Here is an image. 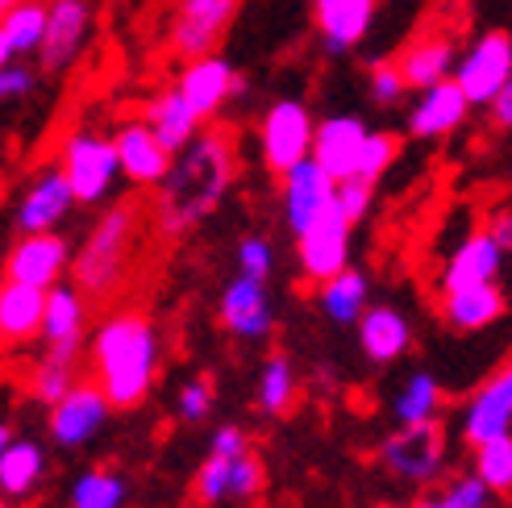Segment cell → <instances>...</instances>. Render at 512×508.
<instances>
[{"mask_svg": "<svg viewBox=\"0 0 512 508\" xmlns=\"http://www.w3.org/2000/svg\"><path fill=\"white\" fill-rule=\"evenodd\" d=\"M88 342V363H92V384L105 392L113 409H138L150 396L159 379L163 342L159 329L138 309H117L100 321Z\"/></svg>", "mask_w": 512, "mask_h": 508, "instance_id": "6da1fadb", "label": "cell"}, {"mask_svg": "<svg viewBox=\"0 0 512 508\" xmlns=\"http://www.w3.org/2000/svg\"><path fill=\"white\" fill-rule=\"evenodd\" d=\"M234 180V146L225 134H196L184 150L171 155V167L159 180V230L179 238L209 217Z\"/></svg>", "mask_w": 512, "mask_h": 508, "instance_id": "7a4b0ae2", "label": "cell"}, {"mask_svg": "<svg viewBox=\"0 0 512 508\" xmlns=\"http://www.w3.org/2000/svg\"><path fill=\"white\" fill-rule=\"evenodd\" d=\"M142 238V209L138 205H113L100 213L88 230L80 250H71V284L84 296H113L125 284V271L134 263V250Z\"/></svg>", "mask_w": 512, "mask_h": 508, "instance_id": "3957f363", "label": "cell"}, {"mask_svg": "<svg viewBox=\"0 0 512 508\" xmlns=\"http://www.w3.org/2000/svg\"><path fill=\"white\" fill-rule=\"evenodd\" d=\"M59 171L75 196V205H100V200H109L121 180L113 138L96 130H75L59 150Z\"/></svg>", "mask_w": 512, "mask_h": 508, "instance_id": "277c9868", "label": "cell"}, {"mask_svg": "<svg viewBox=\"0 0 512 508\" xmlns=\"http://www.w3.org/2000/svg\"><path fill=\"white\" fill-rule=\"evenodd\" d=\"M379 463L388 467V475H396L400 484H433L446 467V434H442L438 417L400 425L396 434H388L379 446Z\"/></svg>", "mask_w": 512, "mask_h": 508, "instance_id": "5b68a950", "label": "cell"}, {"mask_svg": "<svg viewBox=\"0 0 512 508\" xmlns=\"http://www.w3.org/2000/svg\"><path fill=\"white\" fill-rule=\"evenodd\" d=\"M450 80L463 88V96H467L471 109L488 105V100H492L504 84H512V34H508V30L479 34V38L463 50V55L454 59Z\"/></svg>", "mask_w": 512, "mask_h": 508, "instance_id": "8992f818", "label": "cell"}, {"mask_svg": "<svg viewBox=\"0 0 512 508\" xmlns=\"http://www.w3.org/2000/svg\"><path fill=\"white\" fill-rule=\"evenodd\" d=\"M313 113L304 100L296 96H284L267 105L263 121H259V155H263V167L284 175L288 167H296L300 159H309V146H313Z\"/></svg>", "mask_w": 512, "mask_h": 508, "instance_id": "52a82bcc", "label": "cell"}, {"mask_svg": "<svg viewBox=\"0 0 512 508\" xmlns=\"http://www.w3.org/2000/svg\"><path fill=\"white\" fill-rule=\"evenodd\" d=\"M350 234H354V225L338 213L334 196H329V205L296 234V259L309 284H321V279L350 267Z\"/></svg>", "mask_w": 512, "mask_h": 508, "instance_id": "ba28073f", "label": "cell"}, {"mask_svg": "<svg viewBox=\"0 0 512 508\" xmlns=\"http://www.w3.org/2000/svg\"><path fill=\"white\" fill-rule=\"evenodd\" d=\"M113 404L105 400L92 379H75V384L50 404V442L63 450H80L92 438H100V429L109 425Z\"/></svg>", "mask_w": 512, "mask_h": 508, "instance_id": "9c48e42d", "label": "cell"}, {"mask_svg": "<svg viewBox=\"0 0 512 508\" xmlns=\"http://www.w3.org/2000/svg\"><path fill=\"white\" fill-rule=\"evenodd\" d=\"M242 0H175L171 17V50L179 59H196L217 50L225 30L234 25Z\"/></svg>", "mask_w": 512, "mask_h": 508, "instance_id": "30bf717a", "label": "cell"}, {"mask_svg": "<svg viewBox=\"0 0 512 508\" xmlns=\"http://www.w3.org/2000/svg\"><path fill=\"white\" fill-rule=\"evenodd\" d=\"M92 34V9L88 0H50L46 5V25L38 38V63L42 71H67Z\"/></svg>", "mask_w": 512, "mask_h": 508, "instance_id": "8fae6325", "label": "cell"}, {"mask_svg": "<svg viewBox=\"0 0 512 508\" xmlns=\"http://www.w3.org/2000/svg\"><path fill=\"white\" fill-rule=\"evenodd\" d=\"M175 92L188 100L192 113H196L200 121H209V117H217V113L229 105V100L242 92V80H238L234 63L221 59L217 50H209V55L188 59V67L179 71Z\"/></svg>", "mask_w": 512, "mask_h": 508, "instance_id": "7c38bea8", "label": "cell"}, {"mask_svg": "<svg viewBox=\"0 0 512 508\" xmlns=\"http://www.w3.org/2000/svg\"><path fill=\"white\" fill-rule=\"evenodd\" d=\"M71 263V246L63 234L55 230H38V234H21V242L9 250L5 259V279H17V284H30V288H50L67 275Z\"/></svg>", "mask_w": 512, "mask_h": 508, "instance_id": "4fadbf2b", "label": "cell"}, {"mask_svg": "<svg viewBox=\"0 0 512 508\" xmlns=\"http://www.w3.org/2000/svg\"><path fill=\"white\" fill-rule=\"evenodd\" d=\"M217 313H221V325L234 338H242V342H259V338H267L275 329L267 284H263V279H250V275L229 279L225 292H221Z\"/></svg>", "mask_w": 512, "mask_h": 508, "instance_id": "5bb4252c", "label": "cell"}, {"mask_svg": "<svg viewBox=\"0 0 512 508\" xmlns=\"http://www.w3.org/2000/svg\"><path fill=\"white\" fill-rule=\"evenodd\" d=\"M512 429V371L504 367L500 375H492L488 384H479L471 392V400L463 404V421H458V434L467 446L492 442Z\"/></svg>", "mask_w": 512, "mask_h": 508, "instance_id": "9a60e30c", "label": "cell"}, {"mask_svg": "<svg viewBox=\"0 0 512 508\" xmlns=\"http://www.w3.org/2000/svg\"><path fill=\"white\" fill-rule=\"evenodd\" d=\"M367 142V121L354 113H338L313 125V146L309 159L329 175V180H346L358 167V150Z\"/></svg>", "mask_w": 512, "mask_h": 508, "instance_id": "2e32d148", "label": "cell"}, {"mask_svg": "<svg viewBox=\"0 0 512 508\" xmlns=\"http://www.w3.org/2000/svg\"><path fill=\"white\" fill-rule=\"evenodd\" d=\"M379 0H313V25L329 55H350V50L371 34Z\"/></svg>", "mask_w": 512, "mask_h": 508, "instance_id": "e0dca14e", "label": "cell"}, {"mask_svg": "<svg viewBox=\"0 0 512 508\" xmlns=\"http://www.w3.org/2000/svg\"><path fill=\"white\" fill-rule=\"evenodd\" d=\"M113 150H117V171L138 188H159V180L171 167V150L150 134L146 121H125L113 134Z\"/></svg>", "mask_w": 512, "mask_h": 508, "instance_id": "ac0fdd59", "label": "cell"}, {"mask_svg": "<svg viewBox=\"0 0 512 508\" xmlns=\"http://www.w3.org/2000/svg\"><path fill=\"white\" fill-rule=\"evenodd\" d=\"M38 338L55 350H84L88 338V296L75 284H50L46 288V304H42V325Z\"/></svg>", "mask_w": 512, "mask_h": 508, "instance_id": "d6986e66", "label": "cell"}, {"mask_svg": "<svg viewBox=\"0 0 512 508\" xmlns=\"http://www.w3.org/2000/svg\"><path fill=\"white\" fill-rule=\"evenodd\" d=\"M75 209V196L63 180L59 167L38 171L30 184H25L21 200H17V230L21 234H38V230H59V221H67V213Z\"/></svg>", "mask_w": 512, "mask_h": 508, "instance_id": "ffe728a7", "label": "cell"}, {"mask_svg": "<svg viewBox=\"0 0 512 508\" xmlns=\"http://www.w3.org/2000/svg\"><path fill=\"white\" fill-rule=\"evenodd\" d=\"M467 113H471V105H467L463 88L454 80H438V84L421 88V96L413 100V109H408V134L413 138H446L467 121Z\"/></svg>", "mask_w": 512, "mask_h": 508, "instance_id": "44dd1931", "label": "cell"}, {"mask_svg": "<svg viewBox=\"0 0 512 508\" xmlns=\"http://www.w3.org/2000/svg\"><path fill=\"white\" fill-rule=\"evenodd\" d=\"M329 196H334V180L313 159H300L296 167L284 171V221L292 238L329 205Z\"/></svg>", "mask_w": 512, "mask_h": 508, "instance_id": "7402d4cb", "label": "cell"}, {"mask_svg": "<svg viewBox=\"0 0 512 508\" xmlns=\"http://www.w3.org/2000/svg\"><path fill=\"white\" fill-rule=\"evenodd\" d=\"M354 325H358V346H363V354L379 367L396 363L400 354L413 346V325H408V317L400 309H392V304L363 309Z\"/></svg>", "mask_w": 512, "mask_h": 508, "instance_id": "603a6c76", "label": "cell"}, {"mask_svg": "<svg viewBox=\"0 0 512 508\" xmlns=\"http://www.w3.org/2000/svg\"><path fill=\"white\" fill-rule=\"evenodd\" d=\"M504 267V250L496 246V238L488 230H475L454 246V254L442 267V292L454 288H471V284H488Z\"/></svg>", "mask_w": 512, "mask_h": 508, "instance_id": "cb8c5ba5", "label": "cell"}, {"mask_svg": "<svg viewBox=\"0 0 512 508\" xmlns=\"http://www.w3.org/2000/svg\"><path fill=\"white\" fill-rule=\"evenodd\" d=\"M504 309H508L504 288L496 284V279H488V284H471V288L446 292L442 317H446L450 329H458V334H475V329L496 325L504 317Z\"/></svg>", "mask_w": 512, "mask_h": 508, "instance_id": "d4e9b609", "label": "cell"}, {"mask_svg": "<svg viewBox=\"0 0 512 508\" xmlns=\"http://www.w3.org/2000/svg\"><path fill=\"white\" fill-rule=\"evenodd\" d=\"M42 304H46V292L42 288L5 279V284H0V342H5V346H21V342L38 338Z\"/></svg>", "mask_w": 512, "mask_h": 508, "instance_id": "484cf974", "label": "cell"}, {"mask_svg": "<svg viewBox=\"0 0 512 508\" xmlns=\"http://www.w3.org/2000/svg\"><path fill=\"white\" fill-rule=\"evenodd\" d=\"M454 59H458V50L446 34H429V38H417L413 46L400 55L396 71H400V80L404 88H429V84H438V80H450V71H454Z\"/></svg>", "mask_w": 512, "mask_h": 508, "instance_id": "4316f807", "label": "cell"}, {"mask_svg": "<svg viewBox=\"0 0 512 508\" xmlns=\"http://www.w3.org/2000/svg\"><path fill=\"white\" fill-rule=\"evenodd\" d=\"M46 475V450L34 438H9L0 450V496L25 500L42 488Z\"/></svg>", "mask_w": 512, "mask_h": 508, "instance_id": "83f0119b", "label": "cell"}, {"mask_svg": "<svg viewBox=\"0 0 512 508\" xmlns=\"http://www.w3.org/2000/svg\"><path fill=\"white\" fill-rule=\"evenodd\" d=\"M146 125H150V134H155L171 155L175 150H184L196 134H200V117L192 113V105L184 96H179L175 88H167V92H159V96H150V105H146V117H142Z\"/></svg>", "mask_w": 512, "mask_h": 508, "instance_id": "f1b7e54d", "label": "cell"}, {"mask_svg": "<svg viewBox=\"0 0 512 508\" xmlns=\"http://www.w3.org/2000/svg\"><path fill=\"white\" fill-rule=\"evenodd\" d=\"M367 296H371L367 275L354 271V267H342L338 275H329L317 284V304L334 325H354L358 313L367 309Z\"/></svg>", "mask_w": 512, "mask_h": 508, "instance_id": "f546056e", "label": "cell"}, {"mask_svg": "<svg viewBox=\"0 0 512 508\" xmlns=\"http://www.w3.org/2000/svg\"><path fill=\"white\" fill-rule=\"evenodd\" d=\"M125 504H130V479L113 467H88L67 488V508H125Z\"/></svg>", "mask_w": 512, "mask_h": 508, "instance_id": "4dcf8cb0", "label": "cell"}, {"mask_svg": "<svg viewBox=\"0 0 512 508\" xmlns=\"http://www.w3.org/2000/svg\"><path fill=\"white\" fill-rule=\"evenodd\" d=\"M75 359L80 354L75 350H55V346H46L42 350V359L34 363V371H30V396L38 400V404H55L75 379H80V371H75Z\"/></svg>", "mask_w": 512, "mask_h": 508, "instance_id": "1f68e13d", "label": "cell"}, {"mask_svg": "<svg viewBox=\"0 0 512 508\" xmlns=\"http://www.w3.org/2000/svg\"><path fill=\"white\" fill-rule=\"evenodd\" d=\"M42 25H46V0H13V5L0 9V34L9 38L17 59L38 50Z\"/></svg>", "mask_w": 512, "mask_h": 508, "instance_id": "d6a6232c", "label": "cell"}, {"mask_svg": "<svg viewBox=\"0 0 512 508\" xmlns=\"http://www.w3.org/2000/svg\"><path fill=\"white\" fill-rule=\"evenodd\" d=\"M442 409V384L433 379L429 371H413L404 379V388L392 400V413L400 425H413V421H433Z\"/></svg>", "mask_w": 512, "mask_h": 508, "instance_id": "836d02e7", "label": "cell"}, {"mask_svg": "<svg viewBox=\"0 0 512 508\" xmlns=\"http://www.w3.org/2000/svg\"><path fill=\"white\" fill-rule=\"evenodd\" d=\"M296 396V371L288 354H271L259 371V409L271 417H284Z\"/></svg>", "mask_w": 512, "mask_h": 508, "instance_id": "e575fe53", "label": "cell"}, {"mask_svg": "<svg viewBox=\"0 0 512 508\" xmlns=\"http://www.w3.org/2000/svg\"><path fill=\"white\" fill-rule=\"evenodd\" d=\"M475 475L492 488V496H508L512 488V434L475 446Z\"/></svg>", "mask_w": 512, "mask_h": 508, "instance_id": "d590c367", "label": "cell"}, {"mask_svg": "<svg viewBox=\"0 0 512 508\" xmlns=\"http://www.w3.org/2000/svg\"><path fill=\"white\" fill-rule=\"evenodd\" d=\"M396 155H400V142H396V134H383V130H367V142H363V150H358V167H354V175L358 180H383L388 175V167L396 163Z\"/></svg>", "mask_w": 512, "mask_h": 508, "instance_id": "8d00e7d4", "label": "cell"}, {"mask_svg": "<svg viewBox=\"0 0 512 508\" xmlns=\"http://www.w3.org/2000/svg\"><path fill=\"white\" fill-rule=\"evenodd\" d=\"M229 475H234V454H209L196 471V496L204 504H225L229 500Z\"/></svg>", "mask_w": 512, "mask_h": 508, "instance_id": "74e56055", "label": "cell"}, {"mask_svg": "<svg viewBox=\"0 0 512 508\" xmlns=\"http://www.w3.org/2000/svg\"><path fill=\"white\" fill-rule=\"evenodd\" d=\"M371 200H375V184L371 180H358V175H346V180H334V205L338 213L358 225L371 213Z\"/></svg>", "mask_w": 512, "mask_h": 508, "instance_id": "f35d334b", "label": "cell"}, {"mask_svg": "<svg viewBox=\"0 0 512 508\" xmlns=\"http://www.w3.org/2000/svg\"><path fill=\"white\" fill-rule=\"evenodd\" d=\"M271 267H275V250H271V242L267 238H259V234H246L242 242H238V275H250V279H271Z\"/></svg>", "mask_w": 512, "mask_h": 508, "instance_id": "ab89813d", "label": "cell"}, {"mask_svg": "<svg viewBox=\"0 0 512 508\" xmlns=\"http://www.w3.org/2000/svg\"><path fill=\"white\" fill-rule=\"evenodd\" d=\"M175 409H179V417H184V421H204V417H209L213 413V384H209V379H188V384L184 388H179V396H175Z\"/></svg>", "mask_w": 512, "mask_h": 508, "instance_id": "60d3db41", "label": "cell"}, {"mask_svg": "<svg viewBox=\"0 0 512 508\" xmlns=\"http://www.w3.org/2000/svg\"><path fill=\"white\" fill-rule=\"evenodd\" d=\"M446 508H492V488L479 475H463L438 496Z\"/></svg>", "mask_w": 512, "mask_h": 508, "instance_id": "b9f144b4", "label": "cell"}, {"mask_svg": "<svg viewBox=\"0 0 512 508\" xmlns=\"http://www.w3.org/2000/svg\"><path fill=\"white\" fill-rule=\"evenodd\" d=\"M367 88H371V100H375V105H383V109L400 105L404 92H408L404 80H400V71H396V63H375L371 75H367Z\"/></svg>", "mask_w": 512, "mask_h": 508, "instance_id": "7bdbcfd3", "label": "cell"}, {"mask_svg": "<svg viewBox=\"0 0 512 508\" xmlns=\"http://www.w3.org/2000/svg\"><path fill=\"white\" fill-rule=\"evenodd\" d=\"M34 88H38V71L34 67H25L21 59L0 67V105H9V100H25Z\"/></svg>", "mask_w": 512, "mask_h": 508, "instance_id": "ee69618b", "label": "cell"}, {"mask_svg": "<svg viewBox=\"0 0 512 508\" xmlns=\"http://www.w3.org/2000/svg\"><path fill=\"white\" fill-rule=\"evenodd\" d=\"M242 450H250V438H246L242 425H221V429H213L209 454H242Z\"/></svg>", "mask_w": 512, "mask_h": 508, "instance_id": "f6af8a7d", "label": "cell"}, {"mask_svg": "<svg viewBox=\"0 0 512 508\" xmlns=\"http://www.w3.org/2000/svg\"><path fill=\"white\" fill-rule=\"evenodd\" d=\"M488 109H492V121L500 125V130H508V125H512V84H504V88L488 100Z\"/></svg>", "mask_w": 512, "mask_h": 508, "instance_id": "bcb514c9", "label": "cell"}, {"mask_svg": "<svg viewBox=\"0 0 512 508\" xmlns=\"http://www.w3.org/2000/svg\"><path fill=\"white\" fill-rule=\"evenodd\" d=\"M488 234L496 238V246H500L504 254L512 250V213H508V209H496V213H492V225H488Z\"/></svg>", "mask_w": 512, "mask_h": 508, "instance_id": "7dc6e473", "label": "cell"}, {"mask_svg": "<svg viewBox=\"0 0 512 508\" xmlns=\"http://www.w3.org/2000/svg\"><path fill=\"white\" fill-rule=\"evenodd\" d=\"M17 55H13V46H9V38L5 34H0V67H5V63H13Z\"/></svg>", "mask_w": 512, "mask_h": 508, "instance_id": "c3c4849f", "label": "cell"}, {"mask_svg": "<svg viewBox=\"0 0 512 508\" xmlns=\"http://www.w3.org/2000/svg\"><path fill=\"white\" fill-rule=\"evenodd\" d=\"M413 508H446V504H442V500H438V496H421V500H417V504H413Z\"/></svg>", "mask_w": 512, "mask_h": 508, "instance_id": "681fc988", "label": "cell"}, {"mask_svg": "<svg viewBox=\"0 0 512 508\" xmlns=\"http://www.w3.org/2000/svg\"><path fill=\"white\" fill-rule=\"evenodd\" d=\"M9 438H13V425H9V421H0V450H5Z\"/></svg>", "mask_w": 512, "mask_h": 508, "instance_id": "f907efd6", "label": "cell"}, {"mask_svg": "<svg viewBox=\"0 0 512 508\" xmlns=\"http://www.w3.org/2000/svg\"><path fill=\"white\" fill-rule=\"evenodd\" d=\"M0 508H13V504H9V500H5V496H0Z\"/></svg>", "mask_w": 512, "mask_h": 508, "instance_id": "816d5d0a", "label": "cell"}, {"mask_svg": "<svg viewBox=\"0 0 512 508\" xmlns=\"http://www.w3.org/2000/svg\"><path fill=\"white\" fill-rule=\"evenodd\" d=\"M0 5H13V0H0Z\"/></svg>", "mask_w": 512, "mask_h": 508, "instance_id": "f5cc1de1", "label": "cell"}, {"mask_svg": "<svg viewBox=\"0 0 512 508\" xmlns=\"http://www.w3.org/2000/svg\"><path fill=\"white\" fill-rule=\"evenodd\" d=\"M0 9H5V5H0Z\"/></svg>", "mask_w": 512, "mask_h": 508, "instance_id": "db71d44e", "label": "cell"}]
</instances>
